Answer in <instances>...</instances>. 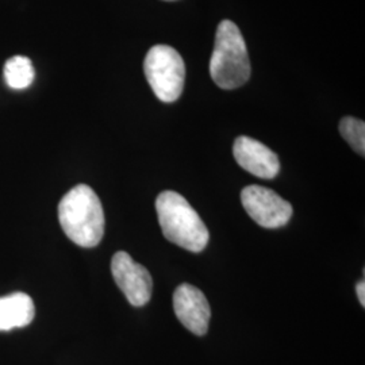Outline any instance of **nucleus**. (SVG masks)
Listing matches in <instances>:
<instances>
[{"instance_id":"nucleus-7","label":"nucleus","mask_w":365,"mask_h":365,"mask_svg":"<svg viewBox=\"0 0 365 365\" xmlns=\"http://www.w3.org/2000/svg\"><path fill=\"white\" fill-rule=\"evenodd\" d=\"M173 310L182 327L196 336H205L209 330L211 309L205 294L188 283L176 288Z\"/></svg>"},{"instance_id":"nucleus-11","label":"nucleus","mask_w":365,"mask_h":365,"mask_svg":"<svg viewBox=\"0 0 365 365\" xmlns=\"http://www.w3.org/2000/svg\"><path fill=\"white\" fill-rule=\"evenodd\" d=\"M339 133L356 153L364 156L365 123L363 120L353 117L342 118L339 122Z\"/></svg>"},{"instance_id":"nucleus-2","label":"nucleus","mask_w":365,"mask_h":365,"mask_svg":"<svg viewBox=\"0 0 365 365\" xmlns=\"http://www.w3.org/2000/svg\"><path fill=\"white\" fill-rule=\"evenodd\" d=\"M156 211L164 237L180 248L199 253L209 244V229L184 196L164 191L157 196Z\"/></svg>"},{"instance_id":"nucleus-5","label":"nucleus","mask_w":365,"mask_h":365,"mask_svg":"<svg viewBox=\"0 0 365 365\" xmlns=\"http://www.w3.org/2000/svg\"><path fill=\"white\" fill-rule=\"evenodd\" d=\"M241 202L249 217L265 229H277L292 217V206L272 190L248 185L241 192Z\"/></svg>"},{"instance_id":"nucleus-8","label":"nucleus","mask_w":365,"mask_h":365,"mask_svg":"<svg viewBox=\"0 0 365 365\" xmlns=\"http://www.w3.org/2000/svg\"><path fill=\"white\" fill-rule=\"evenodd\" d=\"M233 155L242 170L261 179H274L280 170V161L274 150L250 137L241 135L235 140Z\"/></svg>"},{"instance_id":"nucleus-12","label":"nucleus","mask_w":365,"mask_h":365,"mask_svg":"<svg viewBox=\"0 0 365 365\" xmlns=\"http://www.w3.org/2000/svg\"><path fill=\"white\" fill-rule=\"evenodd\" d=\"M356 292H357V298L360 300L361 306L365 307V283L364 280L359 282L357 286H356Z\"/></svg>"},{"instance_id":"nucleus-3","label":"nucleus","mask_w":365,"mask_h":365,"mask_svg":"<svg viewBox=\"0 0 365 365\" xmlns=\"http://www.w3.org/2000/svg\"><path fill=\"white\" fill-rule=\"evenodd\" d=\"M250 60L241 30L232 21H222L217 29L210 75L222 90H235L250 78Z\"/></svg>"},{"instance_id":"nucleus-6","label":"nucleus","mask_w":365,"mask_h":365,"mask_svg":"<svg viewBox=\"0 0 365 365\" xmlns=\"http://www.w3.org/2000/svg\"><path fill=\"white\" fill-rule=\"evenodd\" d=\"M111 272L118 287L131 306L143 307L152 297L153 280L144 265L137 264L129 253L118 252L111 260Z\"/></svg>"},{"instance_id":"nucleus-4","label":"nucleus","mask_w":365,"mask_h":365,"mask_svg":"<svg viewBox=\"0 0 365 365\" xmlns=\"http://www.w3.org/2000/svg\"><path fill=\"white\" fill-rule=\"evenodd\" d=\"M144 72L152 91L161 102L172 103L180 98L185 66L176 49L168 45L153 46L145 57Z\"/></svg>"},{"instance_id":"nucleus-13","label":"nucleus","mask_w":365,"mask_h":365,"mask_svg":"<svg viewBox=\"0 0 365 365\" xmlns=\"http://www.w3.org/2000/svg\"><path fill=\"white\" fill-rule=\"evenodd\" d=\"M168 1H172V0H168Z\"/></svg>"},{"instance_id":"nucleus-9","label":"nucleus","mask_w":365,"mask_h":365,"mask_svg":"<svg viewBox=\"0 0 365 365\" xmlns=\"http://www.w3.org/2000/svg\"><path fill=\"white\" fill-rule=\"evenodd\" d=\"M36 307L25 292H15L0 298V331L25 327L33 322Z\"/></svg>"},{"instance_id":"nucleus-10","label":"nucleus","mask_w":365,"mask_h":365,"mask_svg":"<svg viewBox=\"0 0 365 365\" xmlns=\"http://www.w3.org/2000/svg\"><path fill=\"white\" fill-rule=\"evenodd\" d=\"M34 66L25 56H14L4 66V80L13 90H25L34 81Z\"/></svg>"},{"instance_id":"nucleus-1","label":"nucleus","mask_w":365,"mask_h":365,"mask_svg":"<svg viewBox=\"0 0 365 365\" xmlns=\"http://www.w3.org/2000/svg\"><path fill=\"white\" fill-rule=\"evenodd\" d=\"M58 221L66 237L81 248H95L105 235V212L91 187L78 184L58 205Z\"/></svg>"}]
</instances>
